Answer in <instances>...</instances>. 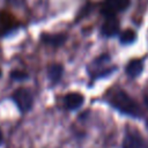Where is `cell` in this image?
<instances>
[{"label":"cell","mask_w":148,"mask_h":148,"mask_svg":"<svg viewBox=\"0 0 148 148\" xmlns=\"http://www.w3.org/2000/svg\"><path fill=\"white\" fill-rule=\"evenodd\" d=\"M110 103L113 108H116L121 113H125V114H128L132 117L140 116L139 105L126 91H123V90L114 91L110 98Z\"/></svg>","instance_id":"obj_1"},{"label":"cell","mask_w":148,"mask_h":148,"mask_svg":"<svg viewBox=\"0 0 148 148\" xmlns=\"http://www.w3.org/2000/svg\"><path fill=\"white\" fill-rule=\"evenodd\" d=\"M13 99L17 108L22 112H27L31 109L32 103H34V97L32 94L30 92L29 89L27 88H18L14 91L13 94Z\"/></svg>","instance_id":"obj_2"},{"label":"cell","mask_w":148,"mask_h":148,"mask_svg":"<svg viewBox=\"0 0 148 148\" xmlns=\"http://www.w3.org/2000/svg\"><path fill=\"white\" fill-rule=\"evenodd\" d=\"M130 6V0H104L101 7V12L105 16L114 15L119 12H124Z\"/></svg>","instance_id":"obj_3"},{"label":"cell","mask_w":148,"mask_h":148,"mask_svg":"<svg viewBox=\"0 0 148 148\" xmlns=\"http://www.w3.org/2000/svg\"><path fill=\"white\" fill-rule=\"evenodd\" d=\"M119 30V21L114 15L106 16L104 23L102 24V34L106 37L114 36Z\"/></svg>","instance_id":"obj_4"},{"label":"cell","mask_w":148,"mask_h":148,"mask_svg":"<svg viewBox=\"0 0 148 148\" xmlns=\"http://www.w3.org/2000/svg\"><path fill=\"white\" fill-rule=\"evenodd\" d=\"M83 101H84L83 96L79 92H69L64 97V104L68 110L79 109L83 104Z\"/></svg>","instance_id":"obj_5"},{"label":"cell","mask_w":148,"mask_h":148,"mask_svg":"<svg viewBox=\"0 0 148 148\" xmlns=\"http://www.w3.org/2000/svg\"><path fill=\"white\" fill-rule=\"evenodd\" d=\"M40 38L45 44L58 47V46H61L65 43L67 37H66L65 34H43Z\"/></svg>","instance_id":"obj_6"},{"label":"cell","mask_w":148,"mask_h":148,"mask_svg":"<svg viewBox=\"0 0 148 148\" xmlns=\"http://www.w3.org/2000/svg\"><path fill=\"white\" fill-rule=\"evenodd\" d=\"M123 148H143V140L135 134H127L123 141Z\"/></svg>","instance_id":"obj_7"},{"label":"cell","mask_w":148,"mask_h":148,"mask_svg":"<svg viewBox=\"0 0 148 148\" xmlns=\"http://www.w3.org/2000/svg\"><path fill=\"white\" fill-rule=\"evenodd\" d=\"M142 68H143L142 61L140 59H133V60H131L128 62V65L126 67V73L131 77H136L142 72Z\"/></svg>","instance_id":"obj_8"},{"label":"cell","mask_w":148,"mask_h":148,"mask_svg":"<svg viewBox=\"0 0 148 148\" xmlns=\"http://www.w3.org/2000/svg\"><path fill=\"white\" fill-rule=\"evenodd\" d=\"M62 72H64V68H62V66L59 65V64L51 65V66L49 67V71H47L49 77H50L53 82H57V81H59V80L61 79Z\"/></svg>","instance_id":"obj_9"},{"label":"cell","mask_w":148,"mask_h":148,"mask_svg":"<svg viewBox=\"0 0 148 148\" xmlns=\"http://www.w3.org/2000/svg\"><path fill=\"white\" fill-rule=\"evenodd\" d=\"M135 36L136 35L132 29H127L120 35V42L123 44H130V43L135 40Z\"/></svg>","instance_id":"obj_10"},{"label":"cell","mask_w":148,"mask_h":148,"mask_svg":"<svg viewBox=\"0 0 148 148\" xmlns=\"http://www.w3.org/2000/svg\"><path fill=\"white\" fill-rule=\"evenodd\" d=\"M10 76L13 79H15V80H23V79H27L28 77L27 73H24L22 71H13L10 73Z\"/></svg>","instance_id":"obj_11"},{"label":"cell","mask_w":148,"mask_h":148,"mask_svg":"<svg viewBox=\"0 0 148 148\" xmlns=\"http://www.w3.org/2000/svg\"><path fill=\"white\" fill-rule=\"evenodd\" d=\"M2 140H3V138H2V133H1V131H0V145H1Z\"/></svg>","instance_id":"obj_12"},{"label":"cell","mask_w":148,"mask_h":148,"mask_svg":"<svg viewBox=\"0 0 148 148\" xmlns=\"http://www.w3.org/2000/svg\"><path fill=\"white\" fill-rule=\"evenodd\" d=\"M145 102H146V104H147V105H148V96H147V97H146V99H145Z\"/></svg>","instance_id":"obj_13"},{"label":"cell","mask_w":148,"mask_h":148,"mask_svg":"<svg viewBox=\"0 0 148 148\" xmlns=\"http://www.w3.org/2000/svg\"><path fill=\"white\" fill-rule=\"evenodd\" d=\"M0 76H1V71H0Z\"/></svg>","instance_id":"obj_14"}]
</instances>
